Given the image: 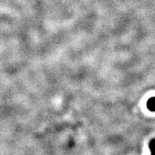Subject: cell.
<instances>
[{"mask_svg":"<svg viewBox=\"0 0 155 155\" xmlns=\"http://www.w3.org/2000/svg\"><path fill=\"white\" fill-rule=\"evenodd\" d=\"M149 149L151 155H155V139L152 140L149 142Z\"/></svg>","mask_w":155,"mask_h":155,"instance_id":"obj_2","label":"cell"},{"mask_svg":"<svg viewBox=\"0 0 155 155\" xmlns=\"http://www.w3.org/2000/svg\"><path fill=\"white\" fill-rule=\"evenodd\" d=\"M147 109L151 111H155V97H152L147 101Z\"/></svg>","mask_w":155,"mask_h":155,"instance_id":"obj_1","label":"cell"}]
</instances>
